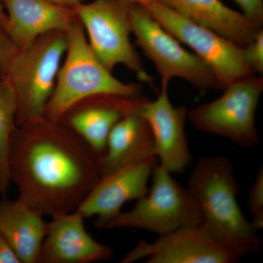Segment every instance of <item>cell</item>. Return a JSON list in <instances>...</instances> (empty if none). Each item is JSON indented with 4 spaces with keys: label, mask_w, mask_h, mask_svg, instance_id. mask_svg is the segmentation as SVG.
<instances>
[{
    "label": "cell",
    "mask_w": 263,
    "mask_h": 263,
    "mask_svg": "<svg viewBox=\"0 0 263 263\" xmlns=\"http://www.w3.org/2000/svg\"><path fill=\"white\" fill-rule=\"evenodd\" d=\"M18 49L6 31L0 27V76L4 73Z\"/></svg>",
    "instance_id": "obj_22"
},
{
    "label": "cell",
    "mask_w": 263,
    "mask_h": 263,
    "mask_svg": "<svg viewBox=\"0 0 263 263\" xmlns=\"http://www.w3.org/2000/svg\"><path fill=\"white\" fill-rule=\"evenodd\" d=\"M262 91V77L246 76L227 86L219 98L191 109L187 118L197 130L251 148L259 141L255 116Z\"/></svg>",
    "instance_id": "obj_7"
},
{
    "label": "cell",
    "mask_w": 263,
    "mask_h": 263,
    "mask_svg": "<svg viewBox=\"0 0 263 263\" xmlns=\"http://www.w3.org/2000/svg\"><path fill=\"white\" fill-rule=\"evenodd\" d=\"M78 211L51 217L39 263H91L113 257L114 249L95 240Z\"/></svg>",
    "instance_id": "obj_13"
},
{
    "label": "cell",
    "mask_w": 263,
    "mask_h": 263,
    "mask_svg": "<svg viewBox=\"0 0 263 263\" xmlns=\"http://www.w3.org/2000/svg\"><path fill=\"white\" fill-rule=\"evenodd\" d=\"M48 222L43 214L20 198L0 200V232L21 263H39Z\"/></svg>",
    "instance_id": "obj_18"
},
{
    "label": "cell",
    "mask_w": 263,
    "mask_h": 263,
    "mask_svg": "<svg viewBox=\"0 0 263 263\" xmlns=\"http://www.w3.org/2000/svg\"><path fill=\"white\" fill-rule=\"evenodd\" d=\"M50 1L56 3L57 5L67 7H73L78 3H80L79 0H50Z\"/></svg>",
    "instance_id": "obj_26"
},
{
    "label": "cell",
    "mask_w": 263,
    "mask_h": 263,
    "mask_svg": "<svg viewBox=\"0 0 263 263\" xmlns=\"http://www.w3.org/2000/svg\"><path fill=\"white\" fill-rule=\"evenodd\" d=\"M67 47V31L45 33L18 48L0 76L14 90L17 126L44 117Z\"/></svg>",
    "instance_id": "obj_4"
},
{
    "label": "cell",
    "mask_w": 263,
    "mask_h": 263,
    "mask_svg": "<svg viewBox=\"0 0 263 263\" xmlns=\"http://www.w3.org/2000/svg\"><path fill=\"white\" fill-rule=\"evenodd\" d=\"M129 13L136 44L155 65L161 78V89H168L171 79L179 78L193 85L201 94L219 89L211 67L197 55L185 50L146 7L131 3Z\"/></svg>",
    "instance_id": "obj_5"
},
{
    "label": "cell",
    "mask_w": 263,
    "mask_h": 263,
    "mask_svg": "<svg viewBox=\"0 0 263 263\" xmlns=\"http://www.w3.org/2000/svg\"><path fill=\"white\" fill-rule=\"evenodd\" d=\"M167 91L161 89L157 98L152 101L143 98L138 111L149 125L160 164L171 174H182L193 160L185 133L188 109L174 106Z\"/></svg>",
    "instance_id": "obj_12"
},
{
    "label": "cell",
    "mask_w": 263,
    "mask_h": 263,
    "mask_svg": "<svg viewBox=\"0 0 263 263\" xmlns=\"http://www.w3.org/2000/svg\"><path fill=\"white\" fill-rule=\"evenodd\" d=\"M194 23L214 31L245 48L253 42L261 27L220 0H160Z\"/></svg>",
    "instance_id": "obj_17"
},
{
    "label": "cell",
    "mask_w": 263,
    "mask_h": 263,
    "mask_svg": "<svg viewBox=\"0 0 263 263\" xmlns=\"http://www.w3.org/2000/svg\"><path fill=\"white\" fill-rule=\"evenodd\" d=\"M17 101L14 90L6 79H0V194L5 195L11 182L8 168L10 138L17 127Z\"/></svg>",
    "instance_id": "obj_19"
},
{
    "label": "cell",
    "mask_w": 263,
    "mask_h": 263,
    "mask_svg": "<svg viewBox=\"0 0 263 263\" xmlns=\"http://www.w3.org/2000/svg\"><path fill=\"white\" fill-rule=\"evenodd\" d=\"M100 158L61 121L46 118L15 128L10 138V181L21 200L51 217L74 212L100 179Z\"/></svg>",
    "instance_id": "obj_1"
},
{
    "label": "cell",
    "mask_w": 263,
    "mask_h": 263,
    "mask_svg": "<svg viewBox=\"0 0 263 263\" xmlns=\"http://www.w3.org/2000/svg\"><path fill=\"white\" fill-rule=\"evenodd\" d=\"M172 174L157 164L152 171V185L129 212H121L103 229L130 228L163 235L202 222V213L186 188Z\"/></svg>",
    "instance_id": "obj_6"
},
{
    "label": "cell",
    "mask_w": 263,
    "mask_h": 263,
    "mask_svg": "<svg viewBox=\"0 0 263 263\" xmlns=\"http://www.w3.org/2000/svg\"><path fill=\"white\" fill-rule=\"evenodd\" d=\"M143 98L95 95L72 105L60 121L79 135L100 159L105 155L109 134L115 124Z\"/></svg>",
    "instance_id": "obj_14"
},
{
    "label": "cell",
    "mask_w": 263,
    "mask_h": 263,
    "mask_svg": "<svg viewBox=\"0 0 263 263\" xmlns=\"http://www.w3.org/2000/svg\"><path fill=\"white\" fill-rule=\"evenodd\" d=\"M67 36L65 60L59 71L45 113L46 119L60 121L72 105L95 95L142 97L141 85L118 80L95 56L79 18L67 31Z\"/></svg>",
    "instance_id": "obj_3"
},
{
    "label": "cell",
    "mask_w": 263,
    "mask_h": 263,
    "mask_svg": "<svg viewBox=\"0 0 263 263\" xmlns=\"http://www.w3.org/2000/svg\"><path fill=\"white\" fill-rule=\"evenodd\" d=\"M0 263H21L14 250L0 232Z\"/></svg>",
    "instance_id": "obj_24"
},
{
    "label": "cell",
    "mask_w": 263,
    "mask_h": 263,
    "mask_svg": "<svg viewBox=\"0 0 263 263\" xmlns=\"http://www.w3.org/2000/svg\"><path fill=\"white\" fill-rule=\"evenodd\" d=\"M143 99L110 131L105 155L99 161L100 176L128 164L156 157L152 130L138 111Z\"/></svg>",
    "instance_id": "obj_16"
},
{
    "label": "cell",
    "mask_w": 263,
    "mask_h": 263,
    "mask_svg": "<svg viewBox=\"0 0 263 263\" xmlns=\"http://www.w3.org/2000/svg\"><path fill=\"white\" fill-rule=\"evenodd\" d=\"M79 1L82 2L83 0H79ZM122 1L129 2V3H137V4L143 5V6H147V5H150L151 3L158 1V0H122Z\"/></svg>",
    "instance_id": "obj_27"
},
{
    "label": "cell",
    "mask_w": 263,
    "mask_h": 263,
    "mask_svg": "<svg viewBox=\"0 0 263 263\" xmlns=\"http://www.w3.org/2000/svg\"><path fill=\"white\" fill-rule=\"evenodd\" d=\"M238 3L243 14L254 22L262 26L263 24V0H234Z\"/></svg>",
    "instance_id": "obj_23"
},
{
    "label": "cell",
    "mask_w": 263,
    "mask_h": 263,
    "mask_svg": "<svg viewBox=\"0 0 263 263\" xmlns=\"http://www.w3.org/2000/svg\"><path fill=\"white\" fill-rule=\"evenodd\" d=\"M157 161V157H152L100 176L76 211L85 219L98 216L96 226L103 229L109 221L120 214L124 204L147 195L148 179Z\"/></svg>",
    "instance_id": "obj_11"
},
{
    "label": "cell",
    "mask_w": 263,
    "mask_h": 263,
    "mask_svg": "<svg viewBox=\"0 0 263 263\" xmlns=\"http://www.w3.org/2000/svg\"><path fill=\"white\" fill-rule=\"evenodd\" d=\"M8 11L6 32L18 48L28 46L45 33L67 31L79 19L73 7L50 0H1Z\"/></svg>",
    "instance_id": "obj_15"
},
{
    "label": "cell",
    "mask_w": 263,
    "mask_h": 263,
    "mask_svg": "<svg viewBox=\"0 0 263 263\" xmlns=\"http://www.w3.org/2000/svg\"><path fill=\"white\" fill-rule=\"evenodd\" d=\"M248 205L252 224L257 230L263 228V168L261 167L249 190Z\"/></svg>",
    "instance_id": "obj_20"
},
{
    "label": "cell",
    "mask_w": 263,
    "mask_h": 263,
    "mask_svg": "<svg viewBox=\"0 0 263 263\" xmlns=\"http://www.w3.org/2000/svg\"><path fill=\"white\" fill-rule=\"evenodd\" d=\"M7 25H8V16L5 13L4 7L0 0V27H3L6 31Z\"/></svg>",
    "instance_id": "obj_25"
},
{
    "label": "cell",
    "mask_w": 263,
    "mask_h": 263,
    "mask_svg": "<svg viewBox=\"0 0 263 263\" xmlns=\"http://www.w3.org/2000/svg\"><path fill=\"white\" fill-rule=\"evenodd\" d=\"M245 49V60L249 67L256 73L263 72V30L260 31L253 42Z\"/></svg>",
    "instance_id": "obj_21"
},
{
    "label": "cell",
    "mask_w": 263,
    "mask_h": 263,
    "mask_svg": "<svg viewBox=\"0 0 263 263\" xmlns=\"http://www.w3.org/2000/svg\"><path fill=\"white\" fill-rule=\"evenodd\" d=\"M129 2L95 0L74 5L76 13L89 34L91 50L105 68L112 72L123 65L136 74L138 80L153 86L154 79L145 70L130 41Z\"/></svg>",
    "instance_id": "obj_8"
},
{
    "label": "cell",
    "mask_w": 263,
    "mask_h": 263,
    "mask_svg": "<svg viewBox=\"0 0 263 263\" xmlns=\"http://www.w3.org/2000/svg\"><path fill=\"white\" fill-rule=\"evenodd\" d=\"M144 7L167 32L190 46L211 67L219 89L241 78L255 75L246 62L245 48L194 23L160 0Z\"/></svg>",
    "instance_id": "obj_9"
},
{
    "label": "cell",
    "mask_w": 263,
    "mask_h": 263,
    "mask_svg": "<svg viewBox=\"0 0 263 263\" xmlns=\"http://www.w3.org/2000/svg\"><path fill=\"white\" fill-rule=\"evenodd\" d=\"M142 259H146L147 263H233L240 257L216 239L201 223L160 235L153 242L141 240L121 262Z\"/></svg>",
    "instance_id": "obj_10"
},
{
    "label": "cell",
    "mask_w": 263,
    "mask_h": 263,
    "mask_svg": "<svg viewBox=\"0 0 263 263\" xmlns=\"http://www.w3.org/2000/svg\"><path fill=\"white\" fill-rule=\"evenodd\" d=\"M186 188L202 213V224L216 239L240 258L258 252L262 240L240 209L239 187L228 157L212 155L199 160Z\"/></svg>",
    "instance_id": "obj_2"
}]
</instances>
